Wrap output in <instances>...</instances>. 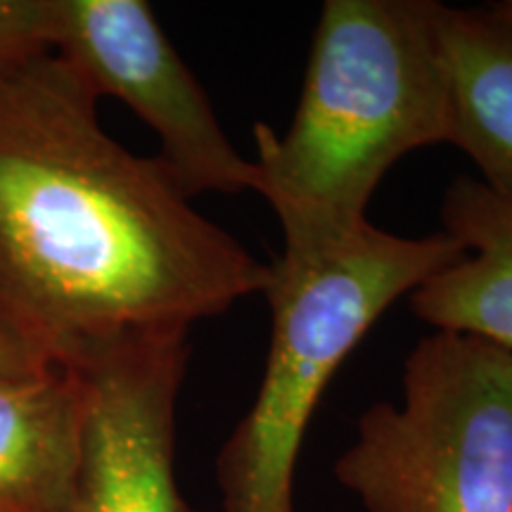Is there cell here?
Wrapping results in <instances>:
<instances>
[{
	"instance_id": "cell-7",
	"label": "cell",
	"mask_w": 512,
	"mask_h": 512,
	"mask_svg": "<svg viewBox=\"0 0 512 512\" xmlns=\"http://www.w3.org/2000/svg\"><path fill=\"white\" fill-rule=\"evenodd\" d=\"M441 221L463 256L408 294L411 311L434 330L512 351V200L458 176L444 192Z\"/></svg>"
},
{
	"instance_id": "cell-10",
	"label": "cell",
	"mask_w": 512,
	"mask_h": 512,
	"mask_svg": "<svg viewBox=\"0 0 512 512\" xmlns=\"http://www.w3.org/2000/svg\"><path fill=\"white\" fill-rule=\"evenodd\" d=\"M55 0H0V64L50 50Z\"/></svg>"
},
{
	"instance_id": "cell-9",
	"label": "cell",
	"mask_w": 512,
	"mask_h": 512,
	"mask_svg": "<svg viewBox=\"0 0 512 512\" xmlns=\"http://www.w3.org/2000/svg\"><path fill=\"white\" fill-rule=\"evenodd\" d=\"M448 145L475 162L486 188L512 200V27L494 8L439 3Z\"/></svg>"
},
{
	"instance_id": "cell-5",
	"label": "cell",
	"mask_w": 512,
	"mask_h": 512,
	"mask_svg": "<svg viewBox=\"0 0 512 512\" xmlns=\"http://www.w3.org/2000/svg\"><path fill=\"white\" fill-rule=\"evenodd\" d=\"M50 50L98 95L126 102L157 133V159L188 197L254 190L214 107L143 0H55Z\"/></svg>"
},
{
	"instance_id": "cell-11",
	"label": "cell",
	"mask_w": 512,
	"mask_h": 512,
	"mask_svg": "<svg viewBox=\"0 0 512 512\" xmlns=\"http://www.w3.org/2000/svg\"><path fill=\"white\" fill-rule=\"evenodd\" d=\"M55 370V366L0 323V380H31Z\"/></svg>"
},
{
	"instance_id": "cell-2",
	"label": "cell",
	"mask_w": 512,
	"mask_h": 512,
	"mask_svg": "<svg viewBox=\"0 0 512 512\" xmlns=\"http://www.w3.org/2000/svg\"><path fill=\"white\" fill-rule=\"evenodd\" d=\"M434 0H328L285 136L254 126L256 185L309 256L368 223V204L408 152L448 145Z\"/></svg>"
},
{
	"instance_id": "cell-3",
	"label": "cell",
	"mask_w": 512,
	"mask_h": 512,
	"mask_svg": "<svg viewBox=\"0 0 512 512\" xmlns=\"http://www.w3.org/2000/svg\"><path fill=\"white\" fill-rule=\"evenodd\" d=\"M460 256L444 230L406 238L368 221L325 252L273 261L264 377L214 463L223 512H297L299 451L339 366L389 306Z\"/></svg>"
},
{
	"instance_id": "cell-6",
	"label": "cell",
	"mask_w": 512,
	"mask_h": 512,
	"mask_svg": "<svg viewBox=\"0 0 512 512\" xmlns=\"http://www.w3.org/2000/svg\"><path fill=\"white\" fill-rule=\"evenodd\" d=\"M190 330L100 344L74 370L83 382L81 512H190L176 479V406Z\"/></svg>"
},
{
	"instance_id": "cell-8",
	"label": "cell",
	"mask_w": 512,
	"mask_h": 512,
	"mask_svg": "<svg viewBox=\"0 0 512 512\" xmlns=\"http://www.w3.org/2000/svg\"><path fill=\"white\" fill-rule=\"evenodd\" d=\"M81 377L0 380V512H81Z\"/></svg>"
},
{
	"instance_id": "cell-1",
	"label": "cell",
	"mask_w": 512,
	"mask_h": 512,
	"mask_svg": "<svg viewBox=\"0 0 512 512\" xmlns=\"http://www.w3.org/2000/svg\"><path fill=\"white\" fill-rule=\"evenodd\" d=\"M98 100L53 50L0 64V323L55 368L190 330L271 280L157 157L102 128Z\"/></svg>"
},
{
	"instance_id": "cell-12",
	"label": "cell",
	"mask_w": 512,
	"mask_h": 512,
	"mask_svg": "<svg viewBox=\"0 0 512 512\" xmlns=\"http://www.w3.org/2000/svg\"><path fill=\"white\" fill-rule=\"evenodd\" d=\"M491 8H494L498 12V17H503L505 22H508L512 27V0H505V3H496V5H491Z\"/></svg>"
},
{
	"instance_id": "cell-4",
	"label": "cell",
	"mask_w": 512,
	"mask_h": 512,
	"mask_svg": "<svg viewBox=\"0 0 512 512\" xmlns=\"http://www.w3.org/2000/svg\"><path fill=\"white\" fill-rule=\"evenodd\" d=\"M335 460L366 512H512V351L434 330Z\"/></svg>"
}]
</instances>
